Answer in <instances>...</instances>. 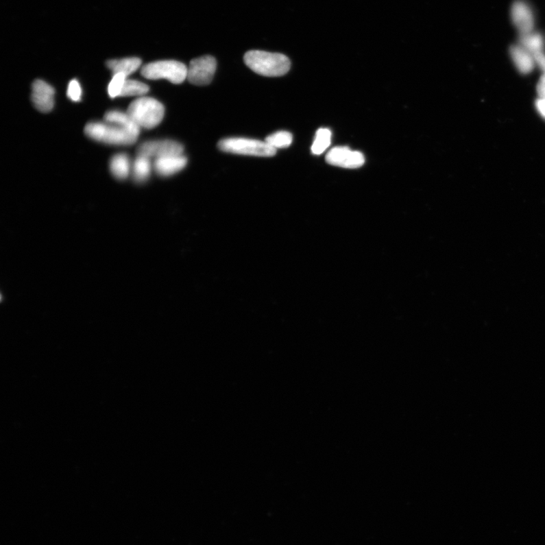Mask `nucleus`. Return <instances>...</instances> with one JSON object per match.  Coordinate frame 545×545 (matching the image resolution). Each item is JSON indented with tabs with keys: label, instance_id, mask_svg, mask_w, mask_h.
Segmentation results:
<instances>
[{
	"label": "nucleus",
	"instance_id": "15",
	"mask_svg": "<svg viewBox=\"0 0 545 545\" xmlns=\"http://www.w3.org/2000/svg\"><path fill=\"white\" fill-rule=\"evenodd\" d=\"M520 45L533 55L544 52L545 40L544 36L535 31L520 35Z\"/></svg>",
	"mask_w": 545,
	"mask_h": 545
},
{
	"label": "nucleus",
	"instance_id": "24",
	"mask_svg": "<svg viewBox=\"0 0 545 545\" xmlns=\"http://www.w3.org/2000/svg\"><path fill=\"white\" fill-rule=\"evenodd\" d=\"M535 106L537 112L545 119V98H540L535 101Z\"/></svg>",
	"mask_w": 545,
	"mask_h": 545
},
{
	"label": "nucleus",
	"instance_id": "8",
	"mask_svg": "<svg viewBox=\"0 0 545 545\" xmlns=\"http://www.w3.org/2000/svg\"><path fill=\"white\" fill-rule=\"evenodd\" d=\"M327 163L340 168L354 169L361 168L365 162L361 152L341 147L331 149L326 158Z\"/></svg>",
	"mask_w": 545,
	"mask_h": 545
},
{
	"label": "nucleus",
	"instance_id": "11",
	"mask_svg": "<svg viewBox=\"0 0 545 545\" xmlns=\"http://www.w3.org/2000/svg\"><path fill=\"white\" fill-rule=\"evenodd\" d=\"M187 158L183 155L169 156L155 160L154 169L160 176L169 177L183 170Z\"/></svg>",
	"mask_w": 545,
	"mask_h": 545
},
{
	"label": "nucleus",
	"instance_id": "20",
	"mask_svg": "<svg viewBox=\"0 0 545 545\" xmlns=\"http://www.w3.org/2000/svg\"><path fill=\"white\" fill-rule=\"evenodd\" d=\"M265 142L275 149L287 148L293 143V135L287 132H279L268 136Z\"/></svg>",
	"mask_w": 545,
	"mask_h": 545
},
{
	"label": "nucleus",
	"instance_id": "12",
	"mask_svg": "<svg viewBox=\"0 0 545 545\" xmlns=\"http://www.w3.org/2000/svg\"><path fill=\"white\" fill-rule=\"evenodd\" d=\"M510 53L515 66L522 73L529 74L535 66V57L532 53L520 45H515L511 48Z\"/></svg>",
	"mask_w": 545,
	"mask_h": 545
},
{
	"label": "nucleus",
	"instance_id": "1",
	"mask_svg": "<svg viewBox=\"0 0 545 545\" xmlns=\"http://www.w3.org/2000/svg\"><path fill=\"white\" fill-rule=\"evenodd\" d=\"M244 62L254 72L265 77H280L287 74L291 67L287 56L280 53L252 50L244 56Z\"/></svg>",
	"mask_w": 545,
	"mask_h": 545
},
{
	"label": "nucleus",
	"instance_id": "9",
	"mask_svg": "<svg viewBox=\"0 0 545 545\" xmlns=\"http://www.w3.org/2000/svg\"><path fill=\"white\" fill-rule=\"evenodd\" d=\"M511 19L520 35L535 31L533 10L526 2L518 0L512 5Z\"/></svg>",
	"mask_w": 545,
	"mask_h": 545
},
{
	"label": "nucleus",
	"instance_id": "22",
	"mask_svg": "<svg viewBox=\"0 0 545 545\" xmlns=\"http://www.w3.org/2000/svg\"><path fill=\"white\" fill-rule=\"evenodd\" d=\"M82 94V90L81 85L76 81V80H72V81L69 84V88L67 92V95L69 99L74 101H79L81 100Z\"/></svg>",
	"mask_w": 545,
	"mask_h": 545
},
{
	"label": "nucleus",
	"instance_id": "4",
	"mask_svg": "<svg viewBox=\"0 0 545 545\" xmlns=\"http://www.w3.org/2000/svg\"><path fill=\"white\" fill-rule=\"evenodd\" d=\"M218 147L229 154L259 157H271L277 152L265 141L239 137L223 139L218 143Z\"/></svg>",
	"mask_w": 545,
	"mask_h": 545
},
{
	"label": "nucleus",
	"instance_id": "13",
	"mask_svg": "<svg viewBox=\"0 0 545 545\" xmlns=\"http://www.w3.org/2000/svg\"><path fill=\"white\" fill-rule=\"evenodd\" d=\"M141 63V60L138 58H126V59L108 61L106 64L112 71L113 75L121 73L128 77L139 69Z\"/></svg>",
	"mask_w": 545,
	"mask_h": 545
},
{
	"label": "nucleus",
	"instance_id": "25",
	"mask_svg": "<svg viewBox=\"0 0 545 545\" xmlns=\"http://www.w3.org/2000/svg\"><path fill=\"white\" fill-rule=\"evenodd\" d=\"M537 94L540 98H545V75H544L537 86Z\"/></svg>",
	"mask_w": 545,
	"mask_h": 545
},
{
	"label": "nucleus",
	"instance_id": "2",
	"mask_svg": "<svg viewBox=\"0 0 545 545\" xmlns=\"http://www.w3.org/2000/svg\"><path fill=\"white\" fill-rule=\"evenodd\" d=\"M127 114L140 128L152 129L163 120L165 107L156 99L141 97L129 106Z\"/></svg>",
	"mask_w": 545,
	"mask_h": 545
},
{
	"label": "nucleus",
	"instance_id": "19",
	"mask_svg": "<svg viewBox=\"0 0 545 545\" xmlns=\"http://www.w3.org/2000/svg\"><path fill=\"white\" fill-rule=\"evenodd\" d=\"M149 86L134 80H126L120 97H141L149 92Z\"/></svg>",
	"mask_w": 545,
	"mask_h": 545
},
{
	"label": "nucleus",
	"instance_id": "10",
	"mask_svg": "<svg viewBox=\"0 0 545 545\" xmlns=\"http://www.w3.org/2000/svg\"><path fill=\"white\" fill-rule=\"evenodd\" d=\"M55 90L41 80H36L32 85V99L36 109L41 112L52 111L54 106Z\"/></svg>",
	"mask_w": 545,
	"mask_h": 545
},
{
	"label": "nucleus",
	"instance_id": "16",
	"mask_svg": "<svg viewBox=\"0 0 545 545\" xmlns=\"http://www.w3.org/2000/svg\"><path fill=\"white\" fill-rule=\"evenodd\" d=\"M110 170L114 177L119 180L126 179L130 171V162L126 154L113 156L110 161Z\"/></svg>",
	"mask_w": 545,
	"mask_h": 545
},
{
	"label": "nucleus",
	"instance_id": "3",
	"mask_svg": "<svg viewBox=\"0 0 545 545\" xmlns=\"http://www.w3.org/2000/svg\"><path fill=\"white\" fill-rule=\"evenodd\" d=\"M84 132L94 141L112 145H132L136 142L138 138L125 128L108 122L87 123Z\"/></svg>",
	"mask_w": 545,
	"mask_h": 545
},
{
	"label": "nucleus",
	"instance_id": "21",
	"mask_svg": "<svg viewBox=\"0 0 545 545\" xmlns=\"http://www.w3.org/2000/svg\"><path fill=\"white\" fill-rule=\"evenodd\" d=\"M127 80V76L123 74H116L113 75V78L108 86V95L112 98H115L121 96L123 85Z\"/></svg>",
	"mask_w": 545,
	"mask_h": 545
},
{
	"label": "nucleus",
	"instance_id": "23",
	"mask_svg": "<svg viewBox=\"0 0 545 545\" xmlns=\"http://www.w3.org/2000/svg\"><path fill=\"white\" fill-rule=\"evenodd\" d=\"M535 63L544 71L545 75V54L544 52L537 53L533 55Z\"/></svg>",
	"mask_w": 545,
	"mask_h": 545
},
{
	"label": "nucleus",
	"instance_id": "17",
	"mask_svg": "<svg viewBox=\"0 0 545 545\" xmlns=\"http://www.w3.org/2000/svg\"><path fill=\"white\" fill-rule=\"evenodd\" d=\"M152 165L150 159L143 156H137L133 166V178L136 183H143L150 175Z\"/></svg>",
	"mask_w": 545,
	"mask_h": 545
},
{
	"label": "nucleus",
	"instance_id": "5",
	"mask_svg": "<svg viewBox=\"0 0 545 545\" xmlns=\"http://www.w3.org/2000/svg\"><path fill=\"white\" fill-rule=\"evenodd\" d=\"M188 69L184 63L174 60L158 61L145 65L142 75L149 80L167 79L174 84L187 79Z\"/></svg>",
	"mask_w": 545,
	"mask_h": 545
},
{
	"label": "nucleus",
	"instance_id": "6",
	"mask_svg": "<svg viewBox=\"0 0 545 545\" xmlns=\"http://www.w3.org/2000/svg\"><path fill=\"white\" fill-rule=\"evenodd\" d=\"M188 81L194 85H208L212 82L217 69V62L210 56L193 60L189 65Z\"/></svg>",
	"mask_w": 545,
	"mask_h": 545
},
{
	"label": "nucleus",
	"instance_id": "7",
	"mask_svg": "<svg viewBox=\"0 0 545 545\" xmlns=\"http://www.w3.org/2000/svg\"><path fill=\"white\" fill-rule=\"evenodd\" d=\"M184 149L183 145L173 141H149L142 143L136 149L137 156L148 158H162L169 156L182 155Z\"/></svg>",
	"mask_w": 545,
	"mask_h": 545
},
{
	"label": "nucleus",
	"instance_id": "14",
	"mask_svg": "<svg viewBox=\"0 0 545 545\" xmlns=\"http://www.w3.org/2000/svg\"><path fill=\"white\" fill-rule=\"evenodd\" d=\"M105 121L125 128L136 136H139L141 128L128 114L119 111H110L105 114Z\"/></svg>",
	"mask_w": 545,
	"mask_h": 545
},
{
	"label": "nucleus",
	"instance_id": "18",
	"mask_svg": "<svg viewBox=\"0 0 545 545\" xmlns=\"http://www.w3.org/2000/svg\"><path fill=\"white\" fill-rule=\"evenodd\" d=\"M332 133L329 129L321 128L317 132L315 139L312 144L311 151L315 155H321L331 143Z\"/></svg>",
	"mask_w": 545,
	"mask_h": 545
}]
</instances>
